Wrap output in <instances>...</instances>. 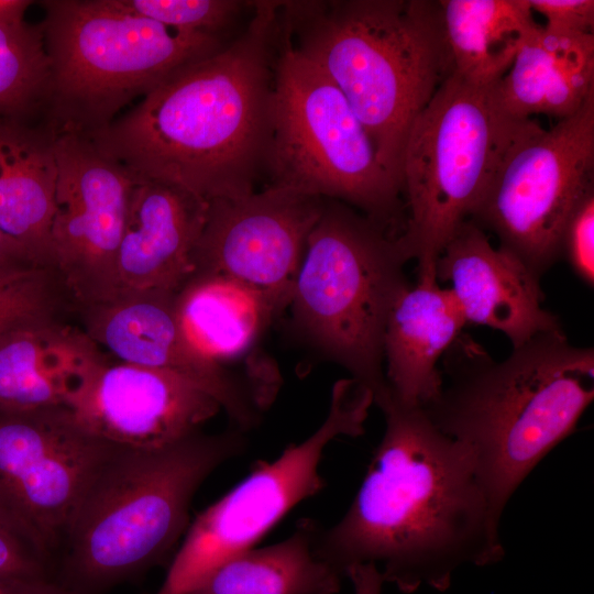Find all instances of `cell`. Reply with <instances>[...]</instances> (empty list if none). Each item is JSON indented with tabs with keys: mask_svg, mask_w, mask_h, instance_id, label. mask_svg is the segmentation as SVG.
I'll return each instance as SVG.
<instances>
[{
	"mask_svg": "<svg viewBox=\"0 0 594 594\" xmlns=\"http://www.w3.org/2000/svg\"><path fill=\"white\" fill-rule=\"evenodd\" d=\"M293 47L344 95L402 190L409 129L454 73L440 1H278Z\"/></svg>",
	"mask_w": 594,
	"mask_h": 594,
	"instance_id": "4",
	"label": "cell"
},
{
	"mask_svg": "<svg viewBox=\"0 0 594 594\" xmlns=\"http://www.w3.org/2000/svg\"><path fill=\"white\" fill-rule=\"evenodd\" d=\"M288 307L278 297L237 279L196 273L176 295L183 331L206 359L224 365L253 349Z\"/></svg>",
	"mask_w": 594,
	"mask_h": 594,
	"instance_id": "23",
	"label": "cell"
},
{
	"mask_svg": "<svg viewBox=\"0 0 594 594\" xmlns=\"http://www.w3.org/2000/svg\"><path fill=\"white\" fill-rule=\"evenodd\" d=\"M440 6L454 73L475 84L501 80L539 25L527 0H440Z\"/></svg>",
	"mask_w": 594,
	"mask_h": 594,
	"instance_id": "25",
	"label": "cell"
},
{
	"mask_svg": "<svg viewBox=\"0 0 594 594\" xmlns=\"http://www.w3.org/2000/svg\"><path fill=\"white\" fill-rule=\"evenodd\" d=\"M353 585L354 594H381L384 584L378 570L372 564L352 568L345 575Z\"/></svg>",
	"mask_w": 594,
	"mask_h": 594,
	"instance_id": "34",
	"label": "cell"
},
{
	"mask_svg": "<svg viewBox=\"0 0 594 594\" xmlns=\"http://www.w3.org/2000/svg\"><path fill=\"white\" fill-rule=\"evenodd\" d=\"M385 431L343 517L321 527L316 554L340 575L374 565L384 583L410 594L448 590L465 565L505 554L470 451L440 431L419 406L393 398Z\"/></svg>",
	"mask_w": 594,
	"mask_h": 594,
	"instance_id": "1",
	"label": "cell"
},
{
	"mask_svg": "<svg viewBox=\"0 0 594 594\" xmlns=\"http://www.w3.org/2000/svg\"><path fill=\"white\" fill-rule=\"evenodd\" d=\"M280 23V21H279ZM266 186L334 199L400 235V188L340 89L292 45L280 24Z\"/></svg>",
	"mask_w": 594,
	"mask_h": 594,
	"instance_id": "9",
	"label": "cell"
},
{
	"mask_svg": "<svg viewBox=\"0 0 594 594\" xmlns=\"http://www.w3.org/2000/svg\"><path fill=\"white\" fill-rule=\"evenodd\" d=\"M32 3L34 1L0 0V24H15L25 21V11Z\"/></svg>",
	"mask_w": 594,
	"mask_h": 594,
	"instance_id": "35",
	"label": "cell"
},
{
	"mask_svg": "<svg viewBox=\"0 0 594 594\" xmlns=\"http://www.w3.org/2000/svg\"><path fill=\"white\" fill-rule=\"evenodd\" d=\"M532 12L547 20L546 26L581 33H593V0H527Z\"/></svg>",
	"mask_w": 594,
	"mask_h": 594,
	"instance_id": "30",
	"label": "cell"
},
{
	"mask_svg": "<svg viewBox=\"0 0 594 594\" xmlns=\"http://www.w3.org/2000/svg\"><path fill=\"white\" fill-rule=\"evenodd\" d=\"M465 326L453 293L437 278L417 279L399 296L383 338L385 377L394 400L421 407L439 393L438 364Z\"/></svg>",
	"mask_w": 594,
	"mask_h": 594,
	"instance_id": "19",
	"label": "cell"
},
{
	"mask_svg": "<svg viewBox=\"0 0 594 594\" xmlns=\"http://www.w3.org/2000/svg\"><path fill=\"white\" fill-rule=\"evenodd\" d=\"M587 286L594 284V189L588 191L569 218L561 239V257Z\"/></svg>",
	"mask_w": 594,
	"mask_h": 594,
	"instance_id": "29",
	"label": "cell"
},
{
	"mask_svg": "<svg viewBox=\"0 0 594 594\" xmlns=\"http://www.w3.org/2000/svg\"><path fill=\"white\" fill-rule=\"evenodd\" d=\"M593 189L594 95L510 150L470 220L540 278L561 257L565 224Z\"/></svg>",
	"mask_w": 594,
	"mask_h": 594,
	"instance_id": "11",
	"label": "cell"
},
{
	"mask_svg": "<svg viewBox=\"0 0 594 594\" xmlns=\"http://www.w3.org/2000/svg\"><path fill=\"white\" fill-rule=\"evenodd\" d=\"M398 237L349 205L324 198L298 268L289 308L296 332L365 385L382 408L392 395L383 338L410 286Z\"/></svg>",
	"mask_w": 594,
	"mask_h": 594,
	"instance_id": "6",
	"label": "cell"
},
{
	"mask_svg": "<svg viewBox=\"0 0 594 594\" xmlns=\"http://www.w3.org/2000/svg\"><path fill=\"white\" fill-rule=\"evenodd\" d=\"M372 392L353 377L333 384L329 411L308 438L289 444L190 522L156 594H188L217 566L255 547L295 506L326 485L320 462L339 437L364 433Z\"/></svg>",
	"mask_w": 594,
	"mask_h": 594,
	"instance_id": "10",
	"label": "cell"
},
{
	"mask_svg": "<svg viewBox=\"0 0 594 594\" xmlns=\"http://www.w3.org/2000/svg\"><path fill=\"white\" fill-rule=\"evenodd\" d=\"M177 293L117 288L76 306L78 326L117 361L179 374L213 396L237 430L254 427L265 411L248 374L215 363L187 340L176 310Z\"/></svg>",
	"mask_w": 594,
	"mask_h": 594,
	"instance_id": "14",
	"label": "cell"
},
{
	"mask_svg": "<svg viewBox=\"0 0 594 594\" xmlns=\"http://www.w3.org/2000/svg\"><path fill=\"white\" fill-rule=\"evenodd\" d=\"M100 351L65 317L9 332L0 339V409L66 406L80 373Z\"/></svg>",
	"mask_w": 594,
	"mask_h": 594,
	"instance_id": "22",
	"label": "cell"
},
{
	"mask_svg": "<svg viewBox=\"0 0 594 594\" xmlns=\"http://www.w3.org/2000/svg\"><path fill=\"white\" fill-rule=\"evenodd\" d=\"M207 207L182 188L139 179L117 254V288L178 293L194 274Z\"/></svg>",
	"mask_w": 594,
	"mask_h": 594,
	"instance_id": "18",
	"label": "cell"
},
{
	"mask_svg": "<svg viewBox=\"0 0 594 594\" xmlns=\"http://www.w3.org/2000/svg\"><path fill=\"white\" fill-rule=\"evenodd\" d=\"M40 22L51 61L45 120L58 132L106 128L183 66L234 37L172 30L117 0H44Z\"/></svg>",
	"mask_w": 594,
	"mask_h": 594,
	"instance_id": "7",
	"label": "cell"
},
{
	"mask_svg": "<svg viewBox=\"0 0 594 594\" xmlns=\"http://www.w3.org/2000/svg\"><path fill=\"white\" fill-rule=\"evenodd\" d=\"M320 528L301 519L289 537L232 557L188 594H337L343 576L316 554Z\"/></svg>",
	"mask_w": 594,
	"mask_h": 594,
	"instance_id": "24",
	"label": "cell"
},
{
	"mask_svg": "<svg viewBox=\"0 0 594 594\" xmlns=\"http://www.w3.org/2000/svg\"><path fill=\"white\" fill-rule=\"evenodd\" d=\"M68 314H73L72 298L51 270L0 288V339L31 322Z\"/></svg>",
	"mask_w": 594,
	"mask_h": 594,
	"instance_id": "28",
	"label": "cell"
},
{
	"mask_svg": "<svg viewBox=\"0 0 594 594\" xmlns=\"http://www.w3.org/2000/svg\"><path fill=\"white\" fill-rule=\"evenodd\" d=\"M124 10L156 21L172 30L232 38L229 31L253 1L240 0H117Z\"/></svg>",
	"mask_w": 594,
	"mask_h": 594,
	"instance_id": "27",
	"label": "cell"
},
{
	"mask_svg": "<svg viewBox=\"0 0 594 594\" xmlns=\"http://www.w3.org/2000/svg\"><path fill=\"white\" fill-rule=\"evenodd\" d=\"M50 76L40 23L0 24V118L45 119Z\"/></svg>",
	"mask_w": 594,
	"mask_h": 594,
	"instance_id": "26",
	"label": "cell"
},
{
	"mask_svg": "<svg viewBox=\"0 0 594 594\" xmlns=\"http://www.w3.org/2000/svg\"><path fill=\"white\" fill-rule=\"evenodd\" d=\"M52 574L48 563L0 519V575Z\"/></svg>",
	"mask_w": 594,
	"mask_h": 594,
	"instance_id": "31",
	"label": "cell"
},
{
	"mask_svg": "<svg viewBox=\"0 0 594 594\" xmlns=\"http://www.w3.org/2000/svg\"><path fill=\"white\" fill-rule=\"evenodd\" d=\"M496 94L513 117L564 119L594 95V33L538 25L525 40Z\"/></svg>",
	"mask_w": 594,
	"mask_h": 594,
	"instance_id": "21",
	"label": "cell"
},
{
	"mask_svg": "<svg viewBox=\"0 0 594 594\" xmlns=\"http://www.w3.org/2000/svg\"><path fill=\"white\" fill-rule=\"evenodd\" d=\"M51 228L52 271L76 306L117 289L116 262L130 196L139 182L82 134L58 133Z\"/></svg>",
	"mask_w": 594,
	"mask_h": 594,
	"instance_id": "13",
	"label": "cell"
},
{
	"mask_svg": "<svg viewBox=\"0 0 594 594\" xmlns=\"http://www.w3.org/2000/svg\"><path fill=\"white\" fill-rule=\"evenodd\" d=\"M497 82L475 84L453 73L409 129L398 244L407 261L417 262V279L437 278L447 242L470 219L510 150L540 127L505 111Z\"/></svg>",
	"mask_w": 594,
	"mask_h": 594,
	"instance_id": "8",
	"label": "cell"
},
{
	"mask_svg": "<svg viewBox=\"0 0 594 594\" xmlns=\"http://www.w3.org/2000/svg\"><path fill=\"white\" fill-rule=\"evenodd\" d=\"M97 438L155 449L200 430L221 406L174 372L112 362L100 351L82 370L65 406Z\"/></svg>",
	"mask_w": 594,
	"mask_h": 594,
	"instance_id": "16",
	"label": "cell"
},
{
	"mask_svg": "<svg viewBox=\"0 0 594 594\" xmlns=\"http://www.w3.org/2000/svg\"><path fill=\"white\" fill-rule=\"evenodd\" d=\"M324 198L266 186L208 201L194 274L227 276L288 304L308 237Z\"/></svg>",
	"mask_w": 594,
	"mask_h": 594,
	"instance_id": "15",
	"label": "cell"
},
{
	"mask_svg": "<svg viewBox=\"0 0 594 594\" xmlns=\"http://www.w3.org/2000/svg\"><path fill=\"white\" fill-rule=\"evenodd\" d=\"M0 594H76L52 574L0 575Z\"/></svg>",
	"mask_w": 594,
	"mask_h": 594,
	"instance_id": "33",
	"label": "cell"
},
{
	"mask_svg": "<svg viewBox=\"0 0 594 594\" xmlns=\"http://www.w3.org/2000/svg\"><path fill=\"white\" fill-rule=\"evenodd\" d=\"M57 136L45 119L0 118V229L51 271Z\"/></svg>",
	"mask_w": 594,
	"mask_h": 594,
	"instance_id": "20",
	"label": "cell"
},
{
	"mask_svg": "<svg viewBox=\"0 0 594 594\" xmlns=\"http://www.w3.org/2000/svg\"><path fill=\"white\" fill-rule=\"evenodd\" d=\"M436 277L450 282L466 324L504 333L513 349L538 334L563 331L558 317L542 307L540 278L510 253L493 248L470 219L442 249Z\"/></svg>",
	"mask_w": 594,
	"mask_h": 594,
	"instance_id": "17",
	"label": "cell"
},
{
	"mask_svg": "<svg viewBox=\"0 0 594 594\" xmlns=\"http://www.w3.org/2000/svg\"><path fill=\"white\" fill-rule=\"evenodd\" d=\"M43 268L15 240L0 229V288L24 279Z\"/></svg>",
	"mask_w": 594,
	"mask_h": 594,
	"instance_id": "32",
	"label": "cell"
},
{
	"mask_svg": "<svg viewBox=\"0 0 594 594\" xmlns=\"http://www.w3.org/2000/svg\"><path fill=\"white\" fill-rule=\"evenodd\" d=\"M442 365L440 391L421 408L470 451L501 521L517 488L593 402L594 350L548 332L497 362L462 332Z\"/></svg>",
	"mask_w": 594,
	"mask_h": 594,
	"instance_id": "3",
	"label": "cell"
},
{
	"mask_svg": "<svg viewBox=\"0 0 594 594\" xmlns=\"http://www.w3.org/2000/svg\"><path fill=\"white\" fill-rule=\"evenodd\" d=\"M278 1H253L221 51L187 64L106 128L82 134L140 179L210 201L256 191L273 132Z\"/></svg>",
	"mask_w": 594,
	"mask_h": 594,
	"instance_id": "2",
	"label": "cell"
},
{
	"mask_svg": "<svg viewBox=\"0 0 594 594\" xmlns=\"http://www.w3.org/2000/svg\"><path fill=\"white\" fill-rule=\"evenodd\" d=\"M113 444L65 406L0 409V519L50 565L94 475Z\"/></svg>",
	"mask_w": 594,
	"mask_h": 594,
	"instance_id": "12",
	"label": "cell"
},
{
	"mask_svg": "<svg viewBox=\"0 0 594 594\" xmlns=\"http://www.w3.org/2000/svg\"><path fill=\"white\" fill-rule=\"evenodd\" d=\"M243 449L237 429L199 430L155 449L114 446L70 519L53 576L76 594H102L165 562L190 525L199 487Z\"/></svg>",
	"mask_w": 594,
	"mask_h": 594,
	"instance_id": "5",
	"label": "cell"
}]
</instances>
